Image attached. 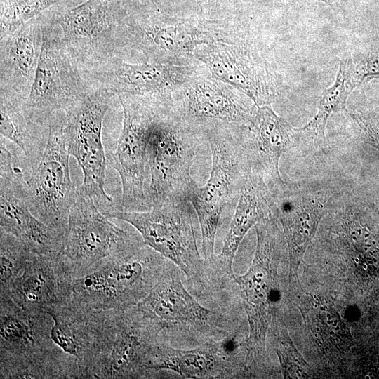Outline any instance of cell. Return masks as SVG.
I'll list each match as a JSON object with an SVG mask.
<instances>
[{
  "mask_svg": "<svg viewBox=\"0 0 379 379\" xmlns=\"http://www.w3.org/2000/svg\"><path fill=\"white\" fill-rule=\"evenodd\" d=\"M43 13L58 27L84 73L121 58L129 46L130 12L125 0H65Z\"/></svg>",
  "mask_w": 379,
  "mask_h": 379,
  "instance_id": "obj_4",
  "label": "cell"
},
{
  "mask_svg": "<svg viewBox=\"0 0 379 379\" xmlns=\"http://www.w3.org/2000/svg\"><path fill=\"white\" fill-rule=\"evenodd\" d=\"M63 112L59 111L52 117L44 153L32 169L24 171L22 190L33 214L64 237L78 189L70 176V154L63 132Z\"/></svg>",
  "mask_w": 379,
  "mask_h": 379,
  "instance_id": "obj_10",
  "label": "cell"
},
{
  "mask_svg": "<svg viewBox=\"0 0 379 379\" xmlns=\"http://www.w3.org/2000/svg\"><path fill=\"white\" fill-rule=\"evenodd\" d=\"M192 123L161 103L152 130L146 194L149 209L186 198L195 181L190 173L200 142Z\"/></svg>",
  "mask_w": 379,
  "mask_h": 379,
  "instance_id": "obj_7",
  "label": "cell"
},
{
  "mask_svg": "<svg viewBox=\"0 0 379 379\" xmlns=\"http://www.w3.org/2000/svg\"><path fill=\"white\" fill-rule=\"evenodd\" d=\"M255 227L257 242L251 265L233 281L239 288L248 324L246 361L253 365L264 356L267 333L277 320L284 291L291 286L289 279H285L279 270L288 253L277 219L272 215Z\"/></svg>",
  "mask_w": 379,
  "mask_h": 379,
  "instance_id": "obj_2",
  "label": "cell"
},
{
  "mask_svg": "<svg viewBox=\"0 0 379 379\" xmlns=\"http://www.w3.org/2000/svg\"><path fill=\"white\" fill-rule=\"evenodd\" d=\"M94 89L115 95L128 94L159 98L183 84L189 76L183 67L167 62L129 63L115 58L84 73Z\"/></svg>",
  "mask_w": 379,
  "mask_h": 379,
  "instance_id": "obj_17",
  "label": "cell"
},
{
  "mask_svg": "<svg viewBox=\"0 0 379 379\" xmlns=\"http://www.w3.org/2000/svg\"><path fill=\"white\" fill-rule=\"evenodd\" d=\"M240 136L248 155L251 170L260 174L270 190L283 187L287 183L279 172V161L295 140L297 128L279 117L265 105L258 107Z\"/></svg>",
  "mask_w": 379,
  "mask_h": 379,
  "instance_id": "obj_21",
  "label": "cell"
},
{
  "mask_svg": "<svg viewBox=\"0 0 379 379\" xmlns=\"http://www.w3.org/2000/svg\"><path fill=\"white\" fill-rule=\"evenodd\" d=\"M41 43L39 15L0 38V100L22 108L32 86Z\"/></svg>",
  "mask_w": 379,
  "mask_h": 379,
  "instance_id": "obj_19",
  "label": "cell"
},
{
  "mask_svg": "<svg viewBox=\"0 0 379 379\" xmlns=\"http://www.w3.org/2000/svg\"><path fill=\"white\" fill-rule=\"evenodd\" d=\"M302 317L313 338L321 343L326 351L342 352L351 341L349 331L338 312L320 298L302 299Z\"/></svg>",
  "mask_w": 379,
  "mask_h": 379,
  "instance_id": "obj_28",
  "label": "cell"
},
{
  "mask_svg": "<svg viewBox=\"0 0 379 379\" xmlns=\"http://www.w3.org/2000/svg\"><path fill=\"white\" fill-rule=\"evenodd\" d=\"M114 95L107 89L95 88L63 112L68 151L84 175L78 192L93 199L100 211L115 205L105 189L107 161L102 138L104 119Z\"/></svg>",
  "mask_w": 379,
  "mask_h": 379,
  "instance_id": "obj_13",
  "label": "cell"
},
{
  "mask_svg": "<svg viewBox=\"0 0 379 379\" xmlns=\"http://www.w3.org/2000/svg\"><path fill=\"white\" fill-rule=\"evenodd\" d=\"M237 367L223 356L218 340L180 349L159 339L150 355L148 373L149 378L166 371L185 378H227L236 375Z\"/></svg>",
  "mask_w": 379,
  "mask_h": 379,
  "instance_id": "obj_25",
  "label": "cell"
},
{
  "mask_svg": "<svg viewBox=\"0 0 379 379\" xmlns=\"http://www.w3.org/2000/svg\"><path fill=\"white\" fill-rule=\"evenodd\" d=\"M175 265L148 295L131 309L162 331L175 330L201 344L218 340L232 332L230 317L202 305L184 286Z\"/></svg>",
  "mask_w": 379,
  "mask_h": 379,
  "instance_id": "obj_11",
  "label": "cell"
},
{
  "mask_svg": "<svg viewBox=\"0 0 379 379\" xmlns=\"http://www.w3.org/2000/svg\"><path fill=\"white\" fill-rule=\"evenodd\" d=\"M317 1H322V2L326 3V4H331L332 3L335 2L337 0H317Z\"/></svg>",
  "mask_w": 379,
  "mask_h": 379,
  "instance_id": "obj_35",
  "label": "cell"
},
{
  "mask_svg": "<svg viewBox=\"0 0 379 379\" xmlns=\"http://www.w3.org/2000/svg\"><path fill=\"white\" fill-rule=\"evenodd\" d=\"M51 319L0 294V378H65L67 359L50 336Z\"/></svg>",
  "mask_w": 379,
  "mask_h": 379,
  "instance_id": "obj_6",
  "label": "cell"
},
{
  "mask_svg": "<svg viewBox=\"0 0 379 379\" xmlns=\"http://www.w3.org/2000/svg\"><path fill=\"white\" fill-rule=\"evenodd\" d=\"M271 335L275 338L274 350L279 357L285 377L302 378L307 375V362L296 350L286 328L279 321H275Z\"/></svg>",
  "mask_w": 379,
  "mask_h": 379,
  "instance_id": "obj_32",
  "label": "cell"
},
{
  "mask_svg": "<svg viewBox=\"0 0 379 379\" xmlns=\"http://www.w3.org/2000/svg\"><path fill=\"white\" fill-rule=\"evenodd\" d=\"M343 61L356 87L373 79H379V44L364 55Z\"/></svg>",
  "mask_w": 379,
  "mask_h": 379,
  "instance_id": "obj_33",
  "label": "cell"
},
{
  "mask_svg": "<svg viewBox=\"0 0 379 379\" xmlns=\"http://www.w3.org/2000/svg\"><path fill=\"white\" fill-rule=\"evenodd\" d=\"M131 225L144 243L171 262L193 293L208 295L218 284L200 253L194 207L186 198L170 199L146 211H124L114 206L102 212Z\"/></svg>",
  "mask_w": 379,
  "mask_h": 379,
  "instance_id": "obj_1",
  "label": "cell"
},
{
  "mask_svg": "<svg viewBox=\"0 0 379 379\" xmlns=\"http://www.w3.org/2000/svg\"><path fill=\"white\" fill-rule=\"evenodd\" d=\"M196 56L217 79L246 95L258 107L275 100L277 91L269 72L246 48L210 44L197 49Z\"/></svg>",
  "mask_w": 379,
  "mask_h": 379,
  "instance_id": "obj_20",
  "label": "cell"
},
{
  "mask_svg": "<svg viewBox=\"0 0 379 379\" xmlns=\"http://www.w3.org/2000/svg\"><path fill=\"white\" fill-rule=\"evenodd\" d=\"M0 227L30 251L39 254H59L63 235L51 228L31 211L22 190V173L13 151L0 148Z\"/></svg>",
  "mask_w": 379,
  "mask_h": 379,
  "instance_id": "obj_15",
  "label": "cell"
},
{
  "mask_svg": "<svg viewBox=\"0 0 379 379\" xmlns=\"http://www.w3.org/2000/svg\"><path fill=\"white\" fill-rule=\"evenodd\" d=\"M73 277L60 253H33L20 274L0 294L23 308L47 312L70 302Z\"/></svg>",
  "mask_w": 379,
  "mask_h": 379,
  "instance_id": "obj_18",
  "label": "cell"
},
{
  "mask_svg": "<svg viewBox=\"0 0 379 379\" xmlns=\"http://www.w3.org/2000/svg\"><path fill=\"white\" fill-rule=\"evenodd\" d=\"M161 333L131 308L103 310L84 378H148L152 351Z\"/></svg>",
  "mask_w": 379,
  "mask_h": 379,
  "instance_id": "obj_9",
  "label": "cell"
},
{
  "mask_svg": "<svg viewBox=\"0 0 379 379\" xmlns=\"http://www.w3.org/2000/svg\"><path fill=\"white\" fill-rule=\"evenodd\" d=\"M33 253L13 235L0 230V290L20 274Z\"/></svg>",
  "mask_w": 379,
  "mask_h": 379,
  "instance_id": "obj_31",
  "label": "cell"
},
{
  "mask_svg": "<svg viewBox=\"0 0 379 379\" xmlns=\"http://www.w3.org/2000/svg\"><path fill=\"white\" fill-rule=\"evenodd\" d=\"M39 15L41 52L29 95L21 109L29 121L48 127L55 113L65 111L94 89L70 55L58 27L44 13Z\"/></svg>",
  "mask_w": 379,
  "mask_h": 379,
  "instance_id": "obj_8",
  "label": "cell"
},
{
  "mask_svg": "<svg viewBox=\"0 0 379 379\" xmlns=\"http://www.w3.org/2000/svg\"><path fill=\"white\" fill-rule=\"evenodd\" d=\"M350 117L354 121L363 133L366 140L379 151V128L367 117L360 112H349Z\"/></svg>",
  "mask_w": 379,
  "mask_h": 379,
  "instance_id": "obj_34",
  "label": "cell"
},
{
  "mask_svg": "<svg viewBox=\"0 0 379 379\" xmlns=\"http://www.w3.org/2000/svg\"><path fill=\"white\" fill-rule=\"evenodd\" d=\"M200 35L195 29L162 22L153 11L130 13L128 45L141 51L147 62H164L171 53L195 48L203 41Z\"/></svg>",
  "mask_w": 379,
  "mask_h": 379,
  "instance_id": "obj_26",
  "label": "cell"
},
{
  "mask_svg": "<svg viewBox=\"0 0 379 379\" xmlns=\"http://www.w3.org/2000/svg\"><path fill=\"white\" fill-rule=\"evenodd\" d=\"M1 136L11 142L24 157V171L40 160L48 141L49 126L29 121L21 107L0 100Z\"/></svg>",
  "mask_w": 379,
  "mask_h": 379,
  "instance_id": "obj_27",
  "label": "cell"
},
{
  "mask_svg": "<svg viewBox=\"0 0 379 379\" xmlns=\"http://www.w3.org/2000/svg\"><path fill=\"white\" fill-rule=\"evenodd\" d=\"M123 125L108 162L119 175L124 211L149 210L146 194L150 135L161 101L149 97L118 95Z\"/></svg>",
  "mask_w": 379,
  "mask_h": 379,
  "instance_id": "obj_12",
  "label": "cell"
},
{
  "mask_svg": "<svg viewBox=\"0 0 379 379\" xmlns=\"http://www.w3.org/2000/svg\"><path fill=\"white\" fill-rule=\"evenodd\" d=\"M221 81L216 78L194 83L186 90L181 105L175 112L192 123L206 120L248 124L256 112L255 107L246 95Z\"/></svg>",
  "mask_w": 379,
  "mask_h": 379,
  "instance_id": "obj_24",
  "label": "cell"
},
{
  "mask_svg": "<svg viewBox=\"0 0 379 379\" xmlns=\"http://www.w3.org/2000/svg\"><path fill=\"white\" fill-rule=\"evenodd\" d=\"M140 235L108 220L94 199L78 192L72 206L60 253L73 277L85 274L104 260L143 243Z\"/></svg>",
  "mask_w": 379,
  "mask_h": 379,
  "instance_id": "obj_14",
  "label": "cell"
},
{
  "mask_svg": "<svg viewBox=\"0 0 379 379\" xmlns=\"http://www.w3.org/2000/svg\"><path fill=\"white\" fill-rule=\"evenodd\" d=\"M65 0H0V38Z\"/></svg>",
  "mask_w": 379,
  "mask_h": 379,
  "instance_id": "obj_30",
  "label": "cell"
},
{
  "mask_svg": "<svg viewBox=\"0 0 379 379\" xmlns=\"http://www.w3.org/2000/svg\"><path fill=\"white\" fill-rule=\"evenodd\" d=\"M50 336L72 364L76 378H84L98 338L102 310L87 309L71 302L47 311Z\"/></svg>",
  "mask_w": 379,
  "mask_h": 379,
  "instance_id": "obj_23",
  "label": "cell"
},
{
  "mask_svg": "<svg viewBox=\"0 0 379 379\" xmlns=\"http://www.w3.org/2000/svg\"><path fill=\"white\" fill-rule=\"evenodd\" d=\"M173 266L141 243L74 277L70 302L90 310H126L144 299Z\"/></svg>",
  "mask_w": 379,
  "mask_h": 379,
  "instance_id": "obj_3",
  "label": "cell"
},
{
  "mask_svg": "<svg viewBox=\"0 0 379 379\" xmlns=\"http://www.w3.org/2000/svg\"><path fill=\"white\" fill-rule=\"evenodd\" d=\"M203 133L208 141L212 167L206 184L196 182L187 199L196 212L201 235V253L211 265L215 255V237L224 211L237 203L251 164L240 133L220 124H210Z\"/></svg>",
  "mask_w": 379,
  "mask_h": 379,
  "instance_id": "obj_5",
  "label": "cell"
},
{
  "mask_svg": "<svg viewBox=\"0 0 379 379\" xmlns=\"http://www.w3.org/2000/svg\"><path fill=\"white\" fill-rule=\"evenodd\" d=\"M355 88L345 62L342 61L334 84L323 92L317 113L307 124L297 128L298 139L307 140L315 147L324 144L329 117L345 109L347 98Z\"/></svg>",
  "mask_w": 379,
  "mask_h": 379,
  "instance_id": "obj_29",
  "label": "cell"
},
{
  "mask_svg": "<svg viewBox=\"0 0 379 379\" xmlns=\"http://www.w3.org/2000/svg\"><path fill=\"white\" fill-rule=\"evenodd\" d=\"M272 215L281 224L289 259V280L300 287L298 268L320 222L330 209V199L319 190L284 187L270 191Z\"/></svg>",
  "mask_w": 379,
  "mask_h": 379,
  "instance_id": "obj_16",
  "label": "cell"
},
{
  "mask_svg": "<svg viewBox=\"0 0 379 379\" xmlns=\"http://www.w3.org/2000/svg\"><path fill=\"white\" fill-rule=\"evenodd\" d=\"M272 215L269 188L264 178L251 170L242 187L221 251L215 255L211 264L220 285L234 281V260L246 234L253 226Z\"/></svg>",
  "mask_w": 379,
  "mask_h": 379,
  "instance_id": "obj_22",
  "label": "cell"
}]
</instances>
